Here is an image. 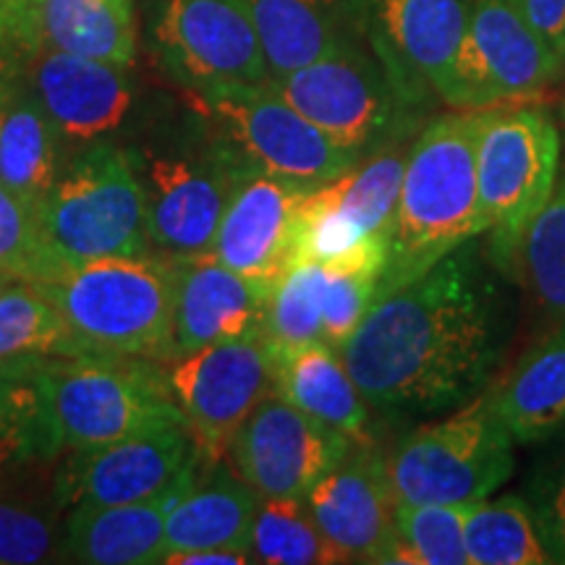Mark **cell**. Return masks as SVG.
Returning a JSON list of instances; mask_svg holds the SVG:
<instances>
[{
  "mask_svg": "<svg viewBox=\"0 0 565 565\" xmlns=\"http://www.w3.org/2000/svg\"><path fill=\"white\" fill-rule=\"evenodd\" d=\"M505 341L503 291L466 242L419 278L374 299L338 353L377 414L433 416L482 393Z\"/></svg>",
  "mask_w": 565,
  "mask_h": 565,
  "instance_id": "obj_1",
  "label": "cell"
},
{
  "mask_svg": "<svg viewBox=\"0 0 565 565\" xmlns=\"http://www.w3.org/2000/svg\"><path fill=\"white\" fill-rule=\"evenodd\" d=\"M484 233L477 189V110L443 116L408 150L380 296L406 286Z\"/></svg>",
  "mask_w": 565,
  "mask_h": 565,
  "instance_id": "obj_2",
  "label": "cell"
},
{
  "mask_svg": "<svg viewBox=\"0 0 565 565\" xmlns=\"http://www.w3.org/2000/svg\"><path fill=\"white\" fill-rule=\"evenodd\" d=\"M179 257H110L32 282L58 309L76 353L171 362Z\"/></svg>",
  "mask_w": 565,
  "mask_h": 565,
  "instance_id": "obj_3",
  "label": "cell"
},
{
  "mask_svg": "<svg viewBox=\"0 0 565 565\" xmlns=\"http://www.w3.org/2000/svg\"><path fill=\"white\" fill-rule=\"evenodd\" d=\"M158 364L100 353L42 359L47 458L100 448L162 424H186Z\"/></svg>",
  "mask_w": 565,
  "mask_h": 565,
  "instance_id": "obj_4",
  "label": "cell"
},
{
  "mask_svg": "<svg viewBox=\"0 0 565 565\" xmlns=\"http://www.w3.org/2000/svg\"><path fill=\"white\" fill-rule=\"evenodd\" d=\"M34 215L53 275L71 265L154 252L137 154L116 141H97L63 162Z\"/></svg>",
  "mask_w": 565,
  "mask_h": 565,
  "instance_id": "obj_5",
  "label": "cell"
},
{
  "mask_svg": "<svg viewBox=\"0 0 565 565\" xmlns=\"http://www.w3.org/2000/svg\"><path fill=\"white\" fill-rule=\"evenodd\" d=\"M561 134L547 110H477V189L494 265L508 270L526 225L540 215L557 186Z\"/></svg>",
  "mask_w": 565,
  "mask_h": 565,
  "instance_id": "obj_6",
  "label": "cell"
},
{
  "mask_svg": "<svg viewBox=\"0 0 565 565\" xmlns=\"http://www.w3.org/2000/svg\"><path fill=\"white\" fill-rule=\"evenodd\" d=\"M515 440L490 404V395L458 406L456 414L424 424L387 458L398 503L463 505L484 500L513 475Z\"/></svg>",
  "mask_w": 565,
  "mask_h": 565,
  "instance_id": "obj_7",
  "label": "cell"
},
{
  "mask_svg": "<svg viewBox=\"0 0 565 565\" xmlns=\"http://www.w3.org/2000/svg\"><path fill=\"white\" fill-rule=\"evenodd\" d=\"M267 84L335 145L359 158L398 145L422 113L404 103L370 42L356 40Z\"/></svg>",
  "mask_w": 565,
  "mask_h": 565,
  "instance_id": "obj_8",
  "label": "cell"
},
{
  "mask_svg": "<svg viewBox=\"0 0 565 565\" xmlns=\"http://www.w3.org/2000/svg\"><path fill=\"white\" fill-rule=\"evenodd\" d=\"M183 92L207 129L259 171L317 189L341 179L362 160L307 121L267 82Z\"/></svg>",
  "mask_w": 565,
  "mask_h": 565,
  "instance_id": "obj_9",
  "label": "cell"
},
{
  "mask_svg": "<svg viewBox=\"0 0 565 565\" xmlns=\"http://www.w3.org/2000/svg\"><path fill=\"white\" fill-rule=\"evenodd\" d=\"M134 154L152 249L166 257L210 252L233 186L252 162L210 129L202 141Z\"/></svg>",
  "mask_w": 565,
  "mask_h": 565,
  "instance_id": "obj_10",
  "label": "cell"
},
{
  "mask_svg": "<svg viewBox=\"0 0 565 565\" xmlns=\"http://www.w3.org/2000/svg\"><path fill=\"white\" fill-rule=\"evenodd\" d=\"M565 74L563 61L519 0H471L469 32L440 103L471 113L540 95Z\"/></svg>",
  "mask_w": 565,
  "mask_h": 565,
  "instance_id": "obj_11",
  "label": "cell"
},
{
  "mask_svg": "<svg viewBox=\"0 0 565 565\" xmlns=\"http://www.w3.org/2000/svg\"><path fill=\"white\" fill-rule=\"evenodd\" d=\"M275 364L278 353L265 330L166 362L168 385L204 461H221L254 406L275 393Z\"/></svg>",
  "mask_w": 565,
  "mask_h": 565,
  "instance_id": "obj_12",
  "label": "cell"
},
{
  "mask_svg": "<svg viewBox=\"0 0 565 565\" xmlns=\"http://www.w3.org/2000/svg\"><path fill=\"white\" fill-rule=\"evenodd\" d=\"M150 40L181 89L270 79L246 0H152Z\"/></svg>",
  "mask_w": 565,
  "mask_h": 565,
  "instance_id": "obj_13",
  "label": "cell"
},
{
  "mask_svg": "<svg viewBox=\"0 0 565 565\" xmlns=\"http://www.w3.org/2000/svg\"><path fill=\"white\" fill-rule=\"evenodd\" d=\"M471 0H364V34L414 110L440 100L469 32Z\"/></svg>",
  "mask_w": 565,
  "mask_h": 565,
  "instance_id": "obj_14",
  "label": "cell"
},
{
  "mask_svg": "<svg viewBox=\"0 0 565 565\" xmlns=\"http://www.w3.org/2000/svg\"><path fill=\"white\" fill-rule=\"evenodd\" d=\"M353 440L278 393L254 406L228 445L233 469L259 498L303 500Z\"/></svg>",
  "mask_w": 565,
  "mask_h": 565,
  "instance_id": "obj_15",
  "label": "cell"
},
{
  "mask_svg": "<svg viewBox=\"0 0 565 565\" xmlns=\"http://www.w3.org/2000/svg\"><path fill=\"white\" fill-rule=\"evenodd\" d=\"M21 82L58 131L63 150L79 152L113 141L137 105L131 66L61 51H30L17 58Z\"/></svg>",
  "mask_w": 565,
  "mask_h": 565,
  "instance_id": "obj_16",
  "label": "cell"
},
{
  "mask_svg": "<svg viewBox=\"0 0 565 565\" xmlns=\"http://www.w3.org/2000/svg\"><path fill=\"white\" fill-rule=\"evenodd\" d=\"M202 454L186 424H162L100 448L74 450L58 477L71 505H124L158 498L192 475Z\"/></svg>",
  "mask_w": 565,
  "mask_h": 565,
  "instance_id": "obj_17",
  "label": "cell"
},
{
  "mask_svg": "<svg viewBox=\"0 0 565 565\" xmlns=\"http://www.w3.org/2000/svg\"><path fill=\"white\" fill-rule=\"evenodd\" d=\"M312 189L249 166L233 186L217 225L212 257L270 288L299 259L303 202Z\"/></svg>",
  "mask_w": 565,
  "mask_h": 565,
  "instance_id": "obj_18",
  "label": "cell"
},
{
  "mask_svg": "<svg viewBox=\"0 0 565 565\" xmlns=\"http://www.w3.org/2000/svg\"><path fill=\"white\" fill-rule=\"evenodd\" d=\"M317 529L345 563H385L398 542V494L387 458L372 443H353L307 498Z\"/></svg>",
  "mask_w": 565,
  "mask_h": 565,
  "instance_id": "obj_19",
  "label": "cell"
},
{
  "mask_svg": "<svg viewBox=\"0 0 565 565\" xmlns=\"http://www.w3.org/2000/svg\"><path fill=\"white\" fill-rule=\"evenodd\" d=\"M0 40L17 58L30 51H61L118 66L137 61L131 0H30L0 26Z\"/></svg>",
  "mask_w": 565,
  "mask_h": 565,
  "instance_id": "obj_20",
  "label": "cell"
},
{
  "mask_svg": "<svg viewBox=\"0 0 565 565\" xmlns=\"http://www.w3.org/2000/svg\"><path fill=\"white\" fill-rule=\"evenodd\" d=\"M270 288L217 263L212 252L179 257L171 362L204 345L265 330Z\"/></svg>",
  "mask_w": 565,
  "mask_h": 565,
  "instance_id": "obj_21",
  "label": "cell"
},
{
  "mask_svg": "<svg viewBox=\"0 0 565 565\" xmlns=\"http://www.w3.org/2000/svg\"><path fill=\"white\" fill-rule=\"evenodd\" d=\"M202 463L158 498L124 505H74L66 519L61 555L87 565L160 563L168 513L196 482Z\"/></svg>",
  "mask_w": 565,
  "mask_h": 565,
  "instance_id": "obj_22",
  "label": "cell"
},
{
  "mask_svg": "<svg viewBox=\"0 0 565 565\" xmlns=\"http://www.w3.org/2000/svg\"><path fill=\"white\" fill-rule=\"evenodd\" d=\"M270 76L364 40V0H246Z\"/></svg>",
  "mask_w": 565,
  "mask_h": 565,
  "instance_id": "obj_23",
  "label": "cell"
},
{
  "mask_svg": "<svg viewBox=\"0 0 565 565\" xmlns=\"http://www.w3.org/2000/svg\"><path fill=\"white\" fill-rule=\"evenodd\" d=\"M259 500L263 498L242 477L221 469L215 461L207 479H202L200 471L196 482L168 513L162 557L194 550H238L252 555V526Z\"/></svg>",
  "mask_w": 565,
  "mask_h": 565,
  "instance_id": "obj_24",
  "label": "cell"
},
{
  "mask_svg": "<svg viewBox=\"0 0 565 565\" xmlns=\"http://www.w3.org/2000/svg\"><path fill=\"white\" fill-rule=\"evenodd\" d=\"M275 393L349 440L372 443L370 404L330 343L317 341L278 356Z\"/></svg>",
  "mask_w": 565,
  "mask_h": 565,
  "instance_id": "obj_25",
  "label": "cell"
},
{
  "mask_svg": "<svg viewBox=\"0 0 565 565\" xmlns=\"http://www.w3.org/2000/svg\"><path fill=\"white\" fill-rule=\"evenodd\" d=\"M490 404L515 445L540 443L565 427V322L534 343L494 387Z\"/></svg>",
  "mask_w": 565,
  "mask_h": 565,
  "instance_id": "obj_26",
  "label": "cell"
},
{
  "mask_svg": "<svg viewBox=\"0 0 565 565\" xmlns=\"http://www.w3.org/2000/svg\"><path fill=\"white\" fill-rule=\"evenodd\" d=\"M58 131L17 71L9 113L0 131V183L38 210L63 168Z\"/></svg>",
  "mask_w": 565,
  "mask_h": 565,
  "instance_id": "obj_27",
  "label": "cell"
},
{
  "mask_svg": "<svg viewBox=\"0 0 565 565\" xmlns=\"http://www.w3.org/2000/svg\"><path fill=\"white\" fill-rule=\"evenodd\" d=\"M408 150L412 145L398 141V145H387L383 150L366 154L341 179L320 186V194L349 221L356 223L366 236L391 242Z\"/></svg>",
  "mask_w": 565,
  "mask_h": 565,
  "instance_id": "obj_28",
  "label": "cell"
},
{
  "mask_svg": "<svg viewBox=\"0 0 565 565\" xmlns=\"http://www.w3.org/2000/svg\"><path fill=\"white\" fill-rule=\"evenodd\" d=\"M463 545L469 565H542L550 561L534 511L515 494L466 505Z\"/></svg>",
  "mask_w": 565,
  "mask_h": 565,
  "instance_id": "obj_29",
  "label": "cell"
},
{
  "mask_svg": "<svg viewBox=\"0 0 565 565\" xmlns=\"http://www.w3.org/2000/svg\"><path fill=\"white\" fill-rule=\"evenodd\" d=\"M252 557L273 565L345 563L324 540L303 500L263 498L252 526Z\"/></svg>",
  "mask_w": 565,
  "mask_h": 565,
  "instance_id": "obj_30",
  "label": "cell"
},
{
  "mask_svg": "<svg viewBox=\"0 0 565 565\" xmlns=\"http://www.w3.org/2000/svg\"><path fill=\"white\" fill-rule=\"evenodd\" d=\"M42 359L45 356L0 362V463L47 458Z\"/></svg>",
  "mask_w": 565,
  "mask_h": 565,
  "instance_id": "obj_31",
  "label": "cell"
},
{
  "mask_svg": "<svg viewBox=\"0 0 565 565\" xmlns=\"http://www.w3.org/2000/svg\"><path fill=\"white\" fill-rule=\"evenodd\" d=\"M30 356H76V345L45 294L13 280L0 294V362Z\"/></svg>",
  "mask_w": 565,
  "mask_h": 565,
  "instance_id": "obj_32",
  "label": "cell"
},
{
  "mask_svg": "<svg viewBox=\"0 0 565 565\" xmlns=\"http://www.w3.org/2000/svg\"><path fill=\"white\" fill-rule=\"evenodd\" d=\"M322 265L299 259L280 275L267 299L265 335L278 356L303 345L324 341L322 335V299H324Z\"/></svg>",
  "mask_w": 565,
  "mask_h": 565,
  "instance_id": "obj_33",
  "label": "cell"
},
{
  "mask_svg": "<svg viewBox=\"0 0 565 565\" xmlns=\"http://www.w3.org/2000/svg\"><path fill=\"white\" fill-rule=\"evenodd\" d=\"M511 265H519L521 278L542 307L565 315V179L526 225Z\"/></svg>",
  "mask_w": 565,
  "mask_h": 565,
  "instance_id": "obj_34",
  "label": "cell"
},
{
  "mask_svg": "<svg viewBox=\"0 0 565 565\" xmlns=\"http://www.w3.org/2000/svg\"><path fill=\"white\" fill-rule=\"evenodd\" d=\"M466 505L398 503V540L412 565H469L463 545Z\"/></svg>",
  "mask_w": 565,
  "mask_h": 565,
  "instance_id": "obj_35",
  "label": "cell"
},
{
  "mask_svg": "<svg viewBox=\"0 0 565 565\" xmlns=\"http://www.w3.org/2000/svg\"><path fill=\"white\" fill-rule=\"evenodd\" d=\"M0 273L24 282H42L53 275V265L40 242L34 207L9 192L3 183H0Z\"/></svg>",
  "mask_w": 565,
  "mask_h": 565,
  "instance_id": "obj_36",
  "label": "cell"
},
{
  "mask_svg": "<svg viewBox=\"0 0 565 565\" xmlns=\"http://www.w3.org/2000/svg\"><path fill=\"white\" fill-rule=\"evenodd\" d=\"M55 529L38 508L0 498V565H34L61 553Z\"/></svg>",
  "mask_w": 565,
  "mask_h": 565,
  "instance_id": "obj_37",
  "label": "cell"
},
{
  "mask_svg": "<svg viewBox=\"0 0 565 565\" xmlns=\"http://www.w3.org/2000/svg\"><path fill=\"white\" fill-rule=\"evenodd\" d=\"M324 299H322V335L324 343L338 349L356 324L370 312L377 294V273L364 270H324Z\"/></svg>",
  "mask_w": 565,
  "mask_h": 565,
  "instance_id": "obj_38",
  "label": "cell"
},
{
  "mask_svg": "<svg viewBox=\"0 0 565 565\" xmlns=\"http://www.w3.org/2000/svg\"><path fill=\"white\" fill-rule=\"evenodd\" d=\"M532 511L550 561L565 563V469L545 490L536 492Z\"/></svg>",
  "mask_w": 565,
  "mask_h": 565,
  "instance_id": "obj_39",
  "label": "cell"
},
{
  "mask_svg": "<svg viewBox=\"0 0 565 565\" xmlns=\"http://www.w3.org/2000/svg\"><path fill=\"white\" fill-rule=\"evenodd\" d=\"M526 19L563 61L565 55V0H519ZM565 66V63H563Z\"/></svg>",
  "mask_w": 565,
  "mask_h": 565,
  "instance_id": "obj_40",
  "label": "cell"
},
{
  "mask_svg": "<svg viewBox=\"0 0 565 565\" xmlns=\"http://www.w3.org/2000/svg\"><path fill=\"white\" fill-rule=\"evenodd\" d=\"M249 553H238V550H194V553H173L162 557L168 565H244L252 563Z\"/></svg>",
  "mask_w": 565,
  "mask_h": 565,
  "instance_id": "obj_41",
  "label": "cell"
},
{
  "mask_svg": "<svg viewBox=\"0 0 565 565\" xmlns=\"http://www.w3.org/2000/svg\"><path fill=\"white\" fill-rule=\"evenodd\" d=\"M13 82H17V66L6 71L0 76V131H3V121H6V113H9L11 105V95H13Z\"/></svg>",
  "mask_w": 565,
  "mask_h": 565,
  "instance_id": "obj_42",
  "label": "cell"
},
{
  "mask_svg": "<svg viewBox=\"0 0 565 565\" xmlns=\"http://www.w3.org/2000/svg\"><path fill=\"white\" fill-rule=\"evenodd\" d=\"M26 3H30V0H0V26L9 24Z\"/></svg>",
  "mask_w": 565,
  "mask_h": 565,
  "instance_id": "obj_43",
  "label": "cell"
},
{
  "mask_svg": "<svg viewBox=\"0 0 565 565\" xmlns=\"http://www.w3.org/2000/svg\"><path fill=\"white\" fill-rule=\"evenodd\" d=\"M17 66V55H13V51L9 45H6L3 40H0V76L6 74V71Z\"/></svg>",
  "mask_w": 565,
  "mask_h": 565,
  "instance_id": "obj_44",
  "label": "cell"
},
{
  "mask_svg": "<svg viewBox=\"0 0 565 565\" xmlns=\"http://www.w3.org/2000/svg\"><path fill=\"white\" fill-rule=\"evenodd\" d=\"M11 278H9V275H3V273H0V294H3L6 291V288H9L11 286Z\"/></svg>",
  "mask_w": 565,
  "mask_h": 565,
  "instance_id": "obj_45",
  "label": "cell"
},
{
  "mask_svg": "<svg viewBox=\"0 0 565 565\" xmlns=\"http://www.w3.org/2000/svg\"><path fill=\"white\" fill-rule=\"evenodd\" d=\"M563 63H565V55H563Z\"/></svg>",
  "mask_w": 565,
  "mask_h": 565,
  "instance_id": "obj_46",
  "label": "cell"
}]
</instances>
